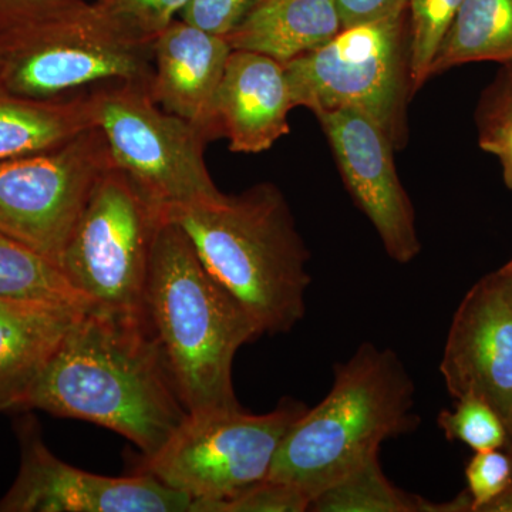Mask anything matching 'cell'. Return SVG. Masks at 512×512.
Listing matches in <instances>:
<instances>
[{
    "label": "cell",
    "mask_w": 512,
    "mask_h": 512,
    "mask_svg": "<svg viewBox=\"0 0 512 512\" xmlns=\"http://www.w3.org/2000/svg\"><path fill=\"white\" fill-rule=\"evenodd\" d=\"M232 47L222 36L175 19L153 42L150 94L161 109L220 138L215 99Z\"/></svg>",
    "instance_id": "14"
},
{
    "label": "cell",
    "mask_w": 512,
    "mask_h": 512,
    "mask_svg": "<svg viewBox=\"0 0 512 512\" xmlns=\"http://www.w3.org/2000/svg\"><path fill=\"white\" fill-rule=\"evenodd\" d=\"M26 410L97 424L143 457L156 454L188 417L141 313L96 308L74 323Z\"/></svg>",
    "instance_id": "1"
},
{
    "label": "cell",
    "mask_w": 512,
    "mask_h": 512,
    "mask_svg": "<svg viewBox=\"0 0 512 512\" xmlns=\"http://www.w3.org/2000/svg\"><path fill=\"white\" fill-rule=\"evenodd\" d=\"M308 407L284 399L266 414L239 409L188 414L156 454L141 456L137 473H147L187 495L190 512L227 500L268 477L293 421Z\"/></svg>",
    "instance_id": "7"
},
{
    "label": "cell",
    "mask_w": 512,
    "mask_h": 512,
    "mask_svg": "<svg viewBox=\"0 0 512 512\" xmlns=\"http://www.w3.org/2000/svg\"><path fill=\"white\" fill-rule=\"evenodd\" d=\"M338 161L353 201L372 222L384 251L399 264L420 254L416 217L394 165L386 133L362 111L339 109L316 114Z\"/></svg>",
    "instance_id": "12"
},
{
    "label": "cell",
    "mask_w": 512,
    "mask_h": 512,
    "mask_svg": "<svg viewBox=\"0 0 512 512\" xmlns=\"http://www.w3.org/2000/svg\"><path fill=\"white\" fill-rule=\"evenodd\" d=\"M309 511L466 512L471 511V500L467 491L444 504L430 503L417 495L404 493L387 480L377 457L313 498Z\"/></svg>",
    "instance_id": "20"
},
{
    "label": "cell",
    "mask_w": 512,
    "mask_h": 512,
    "mask_svg": "<svg viewBox=\"0 0 512 512\" xmlns=\"http://www.w3.org/2000/svg\"><path fill=\"white\" fill-rule=\"evenodd\" d=\"M190 0H96L94 13L110 28L137 42L153 43Z\"/></svg>",
    "instance_id": "24"
},
{
    "label": "cell",
    "mask_w": 512,
    "mask_h": 512,
    "mask_svg": "<svg viewBox=\"0 0 512 512\" xmlns=\"http://www.w3.org/2000/svg\"><path fill=\"white\" fill-rule=\"evenodd\" d=\"M90 6L86 0H0V50L83 18Z\"/></svg>",
    "instance_id": "22"
},
{
    "label": "cell",
    "mask_w": 512,
    "mask_h": 512,
    "mask_svg": "<svg viewBox=\"0 0 512 512\" xmlns=\"http://www.w3.org/2000/svg\"><path fill=\"white\" fill-rule=\"evenodd\" d=\"M0 59H2V50H0Z\"/></svg>",
    "instance_id": "33"
},
{
    "label": "cell",
    "mask_w": 512,
    "mask_h": 512,
    "mask_svg": "<svg viewBox=\"0 0 512 512\" xmlns=\"http://www.w3.org/2000/svg\"><path fill=\"white\" fill-rule=\"evenodd\" d=\"M93 127L90 92L40 100L0 90V161L45 153Z\"/></svg>",
    "instance_id": "18"
},
{
    "label": "cell",
    "mask_w": 512,
    "mask_h": 512,
    "mask_svg": "<svg viewBox=\"0 0 512 512\" xmlns=\"http://www.w3.org/2000/svg\"><path fill=\"white\" fill-rule=\"evenodd\" d=\"M464 0H410L409 66L412 92L416 94L430 79V67L441 40Z\"/></svg>",
    "instance_id": "23"
},
{
    "label": "cell",
    "mask_w": 512,
    "mask_h": 512,
    "mask_svg": "<svg viewBox=\"0 0 512 512\" xmlns=\"http://www.w3.org/2000/svg\"><path fill=\"white\" fill-rule=\"evenodd\" d=\"M480 62L512 63V0H464L437 49L430 77Z\"/></svg>",
    "instance_id": "19"
},
{
    "label": "cell",
    "mask_w": 512,
    "mask_h": 512,
    "mask_svg": "<svg viewBox=\"0 0 512 512\" xmlns=\"http://www.w3.org/2000/svg\"><path fill=\"white\" fill-rule=\"evenodd\" d=\"M20 467L0 512H190L187 495L147 473L107 477L56 457L33 419L18 426Z\"/></svg>",
    "instance_id": "11"
},
{
    "label": "cell",
    "mask_w": 512,
    "mask_h": 512,
    "mask_svg": "<svg viewBox=\"0 0 512 512\" xmlns=\"http://www.w3.org/2000/svg\"><path fill=\"white\" fill-rule=\"evenodd\" d=\"M510 451H511V453H512V450H510Z\"/></svg>",
    "instance_id": "34"
},
{
    "label": "cell",
    "mask_w": 512,
    "mask_h": 512,
    "mask_svg": "<svg viewBox=\"0 0 512 512\" xmlns=\"http://www.w3.org/2000/svg\"><path fill=\"white\" fill-rule=\"evenodd\" d=\"M409 40L407 9L343 28L326 45L284 64L293 107H305L315 116L362 111L382 128L394 150H403L413 96Z\"/></svg>",
    "instance_id": "5"
},
{
    "label": "cell",
    "mask_w": 512,
    "mask_h": 512,
    "mask_svg": "<svg viewBox=\"0 0 512 512\" xmlns=\"http://www.w3.org/2000/svg\"><path fill=\"white\" fill-rule=\"evenodd\" d=\"M141 318L188 414L239 409L232 363L258 326L204 268L190 239L161 217Z\"/></svg>",
    "instance_id": "2"
},
{
    "label": "cell",
    "mask_w": 512,
    "mask_h": 512,
    "mask_svg": "<svg viewBox=\"0 0 512 512\" xmlns=\"http://www.w3.org/2000/svg\"><path fill=\"white\" fill-rule=\"evenodd\" d=\"M342 29L335 0H261L225 39L232 50L286 64L326 45Z\"/></svg>",
    "instance_id": "17"
},
{
    "label": "cell",
    "mask_w": 512,
    "mask_h": 512,
    "mask_svg": "<svg viewBox=\"0 0 512 512\" xmlns=\"http://www.w3.org/2000/svg\"><path fill=\"white\" fill-rule=\"evenodd\" d=\"M440 373L454 400L476 397L503 419L512 450V296L497 274L484 276L454 313Z\"/></svg>",
    "instance_id": "13"
},
{
    "label": "cell",
    "mask_w": 512,
    "mask_h": 512,
    "mask_svg": "<svg viewBox=\"0 0 512 512\" xmlns=\"http://www.w3.org/2000/svg\"><path fill=\"white\" fill-rule=\"evenodd\" d=\"M414 386L390 349L365 343L335 369L328 396L286 431L265 480L311 498L375 460L383 441L416 427Z\"/></svg>",
    "instance_id": "4"
},
{
    "label": "cell",
    "mask_w": 512,
    "mask_h": 512,
    "mask_svg": "<svg viewBox=\"0 0 512 512\" xmlns=\"http://www.w3.org/2000/svg\"><path fill=\"white\" fill-rule=\"evenodd\" d=\"M84 311L0 298V413L28 409L36 383Z\"/></svg>",
    "instance_id": "16"
},
{
    "label": "cell",
    "mask_w": 512,
    "mask_h": 512,
    "mask_svg": "<svg viewBox=\"0 0 512 512\" xmlns=\"http://www.w3.org/2000/svg\"><path fill=\"white\" fill-rule=\"evenodd\" d=\"M261 0H190L181 18L212 35L227 37Z\"/></svg>",
    "instance_id": "29"
},
{
    "label": "cell",
    "mask_w": 512,
    "mask_h": 512,
    "mask_svg": "<svg viewBox=\"0 0 512 512\" xmlns=\"http://www.w3.org/2000/svg\"><path fill=\"white\" fill-rule=\"evenodd\" d=\"M153 43L137 42L90 12L2 52L0 90L30 99L73 96L86 87L137 83L150 87Z\"/></svg>",
    "instance_id": "10"
},
{
    "label": "cell",
    "mask_w": 512,
    "mask_h": 512,
    "mask_svg": "<svg viewBox=\"0 0 512 512\" xmlns=\"http://www.w3.org/2000/svg\"><path fill=\"white\" fill-rule=\"evenodd\" d=\"M111 167L99 127L45 153L0 161V232L59 266L97 181Z\"/></svg>",
    "instance_id": "9"
},
{
    "label": "cell",
    "mask_w": 512,
    "mask_h": 512,
    "mask_svg": "<svg viewBox=\"0 0 512 512\" xmlns=\"http://www.w3.org/2000/svg\"><path fill=\"white\" fill-rule=\"evenodd\" d=\"M90 100L113 167L126 174L160 214L220 197L205 163L210 140L188 121L161 109L150 87L101 84L90 90Z\"/></svg>",
    "instance_id": "6"
},
{
    "label": "cell",
    "mask_w": 512,
    "mask_h": 512,
    "mask_svg": "<svg viewBox=\"0 0 512 512\" xmlns=\"http://www.w3.org/2000/svg\"><path fill=\"white\" fill-rule=\"evenodd\" d=\"M160 222V211L111 167L97 181L63 249L60 271L92 308L141 313Z\"/></svg>",
    "instance_id": "8"
},
{
    "label": "cell",
    "mask_w": 512,
    "mask_h": 512,
    "mask_svg": "<svg viewBox=\"0 0 512 512\" xmlns=\"http://www.w3.org/2000/svg\"><path fill=\"white\" fill-rule=\"evenodd\" d=\"M478 144L493 154L503 168L505 184L512 190V99L488 87L477 113Z\"/></svg>",
    "instance_id": "26"
},
{
    "label": "cell",
    "mask_w": 512,
    "mask_h": 512,
    "mask_svg": "<svg viewBox=\"0 0 512 512\" xmlns=\"http://www.w3.org/2000/svg\"><path fill=\"white\" fill-rule=\"evenodd\" d=\"M471 512H484L488 504L512 487V453L508 448L476 451L466 467Z\"/></svg>",
    "instance_id": "28"
},
{
    "label": "cell",
    "mask_w": 512,
    "mask_h": 512,
    "mask_svg": "<svg viewBox=\"0 0 512 512\" xmlns=\"http://www.w3.org/2000/svg\"><path fill=\"white\" fill-rule=\"evenodd\" d=\"M338 6L343 28L370 22L407 9L410 0H335Z\"/></svg>",
    "instance_id": "30"
},
{
    "label": "cell",
    "mask_w": 512,
    "mask_h": 512,
    "mask_svg": "<svg viewBox=\"0 0 512 512\" xmlns=\"http://www.w3.org/2000/svg\"><path fill=\"white\" fill-rule=\"evenodd\" d=\"M0 298L55 303L89 309L59 266L0 232Z\"/></svg>",
    "instance_id": "21"
},
{
    "label": "cell",
    "mask_w": 512,
    "mask_h": 512,
    "mask_svg": "<svg viewBox=\"0 0 512 512\" xmlns=\"http://www.w3.org/2000/svg\"><path fill=\"white\" fill-rule=\"evenodd\" d=\"M491 86L512 99V63L504 64L503 72L498 74L497 80Z\"/></svg>",
    "instance_id": "31"
},
{
    "label": "cell",
    "mask_w": 512,
    "mask_h": 512,
    "mask_svg": "<svg viewBox=\"0 0 512 512\" xmlns=\"http://www.w3.org/2000/svg\"><path fill=\"white\" fill-rule=\"evenodd\" d=\"M439 426L448 440L461 441L474 453L505 448L510 444V434L503 419L490 404L476 397L458 399L453 410H443Z\"/></svg>",
    "instance_id": "25"
},
{
    "label": "cell",
    "mask_w": 512,
    "mask_h": 512,
    "mask_svg": "<svg viewBox=\"0 0 512 512\" xmlns=\"http://www.w3.org/2000/svg\"><path fill=\"white\" fill-rule=\"evenodd\" d=\"M309 507L311 498L298 488L264 480L227 500L198 505L192 512H303Z\"/></svg>",
    "instance_id": "27"
},
{
    "label": "cell",
    "mask_w": 512,
    "mask_h": 512,
    "mask_svg": "<svg viewBox=\"0 0 512 512\" xmlns=\"http://www.w3.org/2000/svg\"><path fill=\"white\" fill-rule=\"evenodd\" d=\"M295 109L284 64L259 53L232 50L215 99L220 136L232 153L259 154L289 133Z\"/></svg>",
    "instance_id": "15"
},
{
    "label": "cell",
    "mask_w": 512,
    "mask_h": 512,
    "mask_svg": "<svg viewBox=\"0 0 512 512\" xmlns=\"http://www.w3.org/2000/svg\"><path fill=\"white\" fill-rule=\"evenodd\" d=\"M161 217L183 229L208 274L262 335L288 333L301 322L312 281L311 254L275 184L221 194Z\"/></svg>",
    "instance_id": "3"
},
{
    "label": "cell",
    "mask_w": 512,
    "mask_h": 512,
    "mask_svg": "<svg viewBox=\"0 0 512 512\" xmlns=\"http://www.w3.org/2000/svg\"><path fill=\"white\" fill-rule=\"evenodd\" d=\"M495 274H497L500 281L503 282L505 289H507L508 293L512 296V259L510 262H507L503 268L498 269Z\"/></svg>",
    "instance_id": "32"
}]
</instances>
